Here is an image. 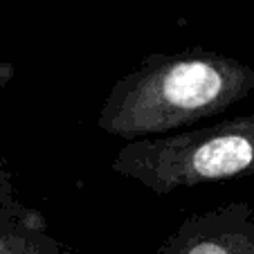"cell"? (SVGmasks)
Returning <instances> with one entry per match:
<instances>
[{"label":"cell","instance_id":"obj_6","mask_svg":"<svg viewBox=\"0 0 254 254\" xmlns=\"http://www.w3.org/2000/svg\"><path fill=\"white\" fill-rule=\"evenodd\" d=\"M14 77V70H11V65H7L5 61H0V88L7 86V81Z\"/></svg>","mask_w":254,"mask_h":254},{"label":"cell","instance_id":"obj_5","mask_svg":"<svg viewBox=\"0 0 254 254\" xmlns=\"http://www.w3.org/2000/svg\"><path fill=\"white\" fill-rule=\"evenodd\" d=\"M0 209H16L9 176H7V171L2 167H0Z\"/></svg>","mask_w":254,"mask_h":254},{"label":"cell","instance_id":"obj_3","mask_svg":"<svg viewBox=\"0 0 254 254\" xmlns=\"http://www.w3.org/2000/svg\"><path fill=\"white\" fill-rule=\"evenodd\" d=\"M196 230L178 232L171 254H254V214L245 205L216 211L193 223Z\"/></svg>","mask_w":254,"mask_h":254},{"label":"cell","instance_id":"obj_2","mask_svg":"<svg viewBox=\"0 0 254 254\" xmlns=\"http://www.w3.org/2000/svg\"><path fill=\"white\" fill-rule=\"evenodd\" d=\"M113 167L158 193L254 173V115L176 137L128 144Z\"/></svg>","mask_w":254,"mask_h":254},{"label":"cell","instance_id":"obj_4","mask_svg":"<svg viewBox=\"0 0 254 254\" xmlns=\"http://www.w3.org/2000/svg\"><path fill=\"white\" fill-rule=\"evenodd\" d=\"M0 254H59V248L43 236L11 232L0 225Z\"/></svg>","mask_w":254,"mask_h":254},{"label":"cell","instance_id":"obj_1","mask_svg":"<svg viewBox=\"0 0 254 254\" xmlns=\"http://www.w3.org/2000/svg\"><path fill=\"white\" fill-rule=\"evenodd\" d=\"M254 90V70L218 54L164 59L126 77L99 124L113 135L160 133L225 111Z\"/></svg>","mask_w":254,"mask_h":254}]
</instances>
